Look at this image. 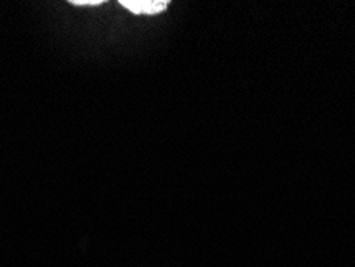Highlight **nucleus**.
Segmentation results:
<instances>
[{"label": "nucleus", "mask_w": 355, "mask_h": 267, "mask_svg": "<svg viewBox=\"0 0 355 267\" xmlns=\"http://www.w3.org/2000/svg\"><path fill=\"white\" fill-rule=\"evenodd\" d=\"M71 5H76V7H98V5H103L104 0H71Z\"/></svg>", "instance_id": "2"}, {"label": "nucleus", "mask_w": 355, "mask_h": 267, "mask_svg": "<svg viewBox=\"0 0 355 267\" xmlns=\"http://www.w3.org/2000/svg\"><path fill=\"white\" fill-rule=\"evenodd\" d=\"M168 0H120V5L135 15H157L164 12Z\"/></svg>", "instance_id": "1"}]
</instances>
